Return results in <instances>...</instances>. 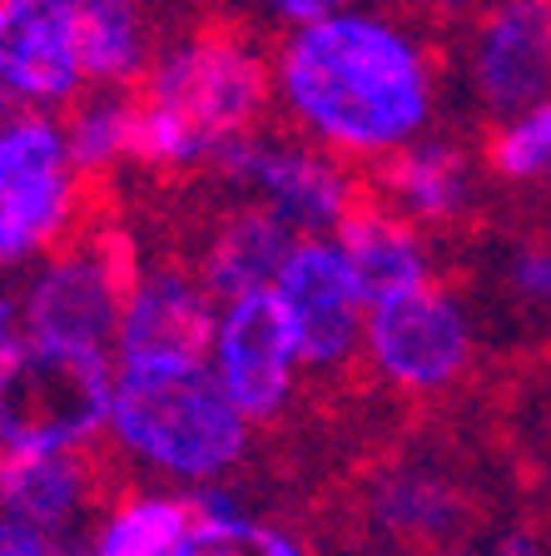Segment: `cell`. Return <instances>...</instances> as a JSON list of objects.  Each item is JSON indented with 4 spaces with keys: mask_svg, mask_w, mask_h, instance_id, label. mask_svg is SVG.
I'll list each match as a JSON object with an SVG mask.
<instances>
[{
    "mask_svg": "<svg viewBox=\"0 0 551 556\" xmlns=\"http://www.w3.org/2000/svg\"><path fill=\"white\" fill-rule=\"evenodd\" d=\"M338 517L363 536H378L388 556H437L483 532L492 497L477 482L472 452H462L452 432L442 442L402 432L353 472V486L338 497Z\"/></svg>",
    "mask_w": 551,
    "mask_h": 556,
    "instance_id": "cell-3",
    "label": "cell"
},
{
    "mask_svg": "<svg viewBox=\"0 0 551 556\" xmlns=\"http://www.w3.org/2000/svg\"><path fill=\"white\" fill-rule=\"evenodd\" d=\"M139 293L120 328L125 372H204L214 348V293L174 258H139Z\"/></svg>",
    "mask_w": 551,
    "mask_h": 556,
    "instance_id": "cell-8",
    "label": "cell"
},
{
    "mask_svg": "<svg viewBox=\"0 0 551 556\" xmlns=\"http://www.w3.org/2000/svg\"><path fill=\"white\" fill-rule=\"evenodd\" d=\"M110 438L189 482H214L249 457V422L209 372H125L110 397Z\"/></svg>",
    "mask_w": 551,
    "mask_h": 556,
    "instance_id": "cell-4",
    "label": "cell"
},
{
    "mask_svg": "<svg viewBox=\"0 0 551 556\" xmlns=\"http://www.w3.org/2000/svg\"><path fill=\"white\" fill-rule=\"evenodd\" d=\"M115 378L100 353L50 343H11L0 358V447L70 452L100 438Z\"/></svg>",
    "mask_w": 551,
    "mask_h": 556,
    "instance_id": "cell-5",
    "label": "cell"
},
{
    "mask_svg": "<svg viewBox=\"0 0 551 556\" xmlns=\"http://www.w3.org/2000/svg\"><path fill=\"white\" fill-rule=\"evenodd\" d=\"M492 556H547V542H541L531 527H512L506 536H497Z\"/></svg>",
    "mask_w": 551,
    "mask_h": 556,
    "instance_id": "cell-20",
    "label": "cell"
},
{
    "mask_svg": "<svg viewBox=\"0 0 551 556\" xmlns=\"http://www.w3.org/2000/svg\"><path fill=\"white\" fill-rule=\"evenodd\" d=\"M5 348H11V303H0V358H5Z\"/></svg>",
    "mask_w": 551,
    "mask_h": 556,
    "instance_id": "cell-21",
    "label": "cell"
},
{
    "mask_svg": "<svg viewBox=\"0 0 551 556\" xmlns=\"http://www.w3.org/2000/svg\"><path fill=\"white\" fill-rule=\"evenodd\" d=\"M75 25L80 80L90 90L129 85L150 60V15L139 0H65Z\"/></svg>",
    "mask_w": 551,
    "mask_h": 556,
    "instance_id": "cell-14",
    "label": "cell"
},
{
    "mask_svg": "<svg viewBox=\"0 0 551 556\" xmlns=\"http://www.w3.org/2000/svg\"><path fill=\"white\" fill-rule=\"evenodd\" d=\"M264 5L274 15H284V21H293V25L309 30V25H318V21H334L343 0H264Z\"/></svg>",
    "mask_w": 551,
    "mask_h": 556,
    "instance_id": "cell-19",
    "label": "cell"
},
{
    "mask_svg": "<svg viewBox=\"0 0 551 556\" xmlns=\"http://www.w3.org/2000/svg\"><path fill=\"white\" fill-rule=\"evenodd\" d=\"M338 239H343V264L353 274L358 303L383 308L392 299L433 289L437 254L427 233L417 224H408L402 214H392L388 204H378L353 174H348V208L343 224H338Z\"/></svg>",
    "mask_w": 551,
    "mask_h": 556,
    "instance_id": "cell-12",
    "label": "cell"
},
{
    "mask_svg": "<svg viewBox=\"0 0 551 556\" xmlns=\"http://www.w3.org/2000/svg\"><path fill=\"white\" fill-rule=\"evenodd\" d=\"M547 164H551V100L537 104L531 115L483 135V169L497 185L506 189L531 185Z\"/></svg>",
    "mask_w": 551,
    "mask_h": 556,
    "instance_id": "cell-16",
    "label": "cell"
},
{
    "mask_svg": "<svg viewBox=\"0 0 551 556\" xmlns=\"http://www.w3.org/2000/svg\"><path fill=\"white\" fill-rule=\"evenodd\" d=\"M65 139L50 119L21 115L11 129H0V268L21 264L35 249L46 254L65 214Z\"/></svg>",
    "mask_w": 551,
    "mask_h": 556,
    "instance_id": "cell-11",
    "label": "cell"
},
{
    "mask_svg": "<svg viewBox=\"0 0 551 556\" xmlns=\"http://www.w3.org/2000/svg\"><path fill=\"white\" fill-rule=\"evenodd\" d=\"M5 115H11V104H5V90H0V125H5Z\"/></svg>",
    "mask_w": 551,
    "mask_h": 556,
    "instance_id": "cell-22",
    "label": "cell"
},
{
    "mask_svg": "<svg viewBox=\"0 0 551 556\" xmlns=\"http://www.w3.org/2000/svg\"><path fill=\"white\" fill-rule=\"evenodd\" d=\"M433 75L437 46L378 15H334L278 46L284 119L338 164L413 144L433 115Z\"/></svg>",
    "mask_w": 551,
    "mask_h": 556,
    "instance_id": "cell-1",
    "label": "cell"
},
{
    "mask_svg": "<svg viewBox=\"0 0 551 556\" xmlns=\"http://www.w3.org/2000/svg\"><path fill=\"white\" fill-rule=\"evenodd\" d=\"M278 299L293 318L299 368L309 378L343 372L363 358V328H358V293L343 264V249L318 239H299V249L278 268Z\"/></svg>",
    "mask_w": 551,
    "mask_h": 556,
    "instance_id": "cell-10",
    "label": "cell"
},
{
    "mask_svg": "<svg viewBox=\"0 0 551 556\" xmlns=\"http://www.w3.org/2000/svg\"><path fill=\"white\" fill-rule=\"evenodd\" d=\"M293 368L299 343L284 299L274 289H259L229 303V318L218 328V388L243 422H264L278 432L293 397Z\"/></svg>",
    "mask_w": 551,
    "mask_h": 556,
    "instance_id": "cell-9",
    "label": "cell"
},
{
    "mask_svg": "<svg viewBox=\"0 0 551 556\" xmlns=\"http://www.w3.org/2000/svg\"><path fill=\"white\" fill-rule=\"evenodd\" d=\"M0 556H90V542L46 532V527H30V521L0 511Z\"/></svg>",
    "mask_w": 551,
    "mask_h": 556,
    "instance_id": "cell-18",
    "label": "cell"
},
{
    "mask_svg": "<svg viewBox=\"0 0 551 556\" xmlns=\"http://www.w3.org/2000/svg\"><path fill=\"white\" fill-rule=\"evenodd\" d=\"M472 85L487 110V129L547 104L551 90V0H483L472 15Z\"/></svg>",
    "mask_w": 551,
    "mask_h": 556,
    "instance_id": "cell-7",
    "label": "cell"
},
{
    "mask_svg": "<svg viewBox=\"0 0 551 556\" xmlns=\"http://www.w3.org/2000/svg\"><path fill=\"white\" fill-rule=\"evenodd\" d=\"M179 556H309L299 542L278 527L259 521H199L195 536L179 546Z\"/></svg>",
    "mask_w": 551,
    "mask_h": 556,
    "instance_id": "cell-17",
    "label": "cell"
},
{
    "mask_svg": "<svg viewBox=\"0 0 551 556\" xmlns=\"http://www.w3.org/2000/svg\"><path fill=\"white\" fill-rule=\"evenodd\" d=\"M195 527V497H135L95 527L90 556H179Z\"/></svg>",
    "mask_w": 551,
    "mask_h": 556,
    "instance_id": "cell-15",
    "label": "cell"
},
{
    "mask_svg": "<svg viewBox=\"0 0 551 556\" xmlns=\"http://www.w3.org/2000/svg\"><path fill=\"white\" fill-rule=\"evenodd\" d=\"M129 94L174 119L195 164L278 119V46L243 11H204L150 50Z\"/></svg>",
    "mask_w": 551,
    "mask_h": 556,
    "instance_id": "cell-2",
    "label": "cell"
},
{
    "mask_svg": "<svg viewBox=\"0 0 551 556\" xmlns=\"http://www.w3.org/2000/svg\"><path fill=\"white\" fill-rule=\"evenodd\" d=\"M0 85L60 110L85 90L65 0H0Z\"/></svg>",
    "mask_w": 551,
    "mask_h": 556,
    "instance_id": "cell-13",
    "label": "cell"
},
{
    "mask_svg": "<svg viewBox=\"0 0 551 556\" xmlns=\"http://www.w3.org/2000/svg\"><path fill=\"white\" fill-rule=\"evenodd\" d=\"M367 363L398 397H413L433 417L452 397H477L487 368L477 363L462 299L442 283L392 299L367 324Z\"/></svg>",
    "mask_w": 551,
    "mask_h": 556,
    "instance_id": "cell-6",
    "label": "cell"
},
{
    "mask_svg": "<svg viewBox=\"0 0 551 556\" xmlns=\"http://www.w3.org/2000/svg\"><path fill=\"white\" fill-rule=\"evenodd\" d=\"M378 556H388V552H378Z\"/></svg>",
    "mask_w": 551,
    "mask_h": 556,
    "instance_id": "cell-23",
    "label": "cell"
}]
</instances>
